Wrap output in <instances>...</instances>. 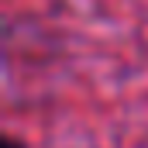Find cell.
<instances>
[{"label": "cell", "instance_id": "cell-1", "mask_svg": "<svg viewBox=\"0 0 148 148\" xmlns=\"http://www.w3.org/2000/svg\"><path fill=\"white\" fill-rule=\"evenodd\" d=\"M0 148H28V145H24L21 138H14V134H3V138H0Z\"/></svg>", "mask_w": 148, "mask_h": 148}]
</instances>
